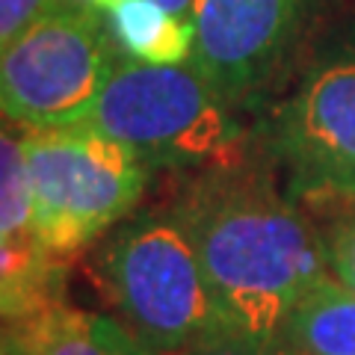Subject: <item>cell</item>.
I'll list each match as a JSON object with an SVG mask.
<instances>
[{
    "mask_svg": "<svg viewBox=\"0 0 355 355\" xmlns=\"http://www.w3.org/2000/svg\"><path fill=\"white\" fill-rule=\"evenodd\" d=\"M157 6H163L166 12H172L178 18H190L193 12V0H154Z\"/></svg>",
    "mask_w": 355,
    "mask_h": 355,
    "instance_id": "cell-16",
    "label": "cell"
},
{
    "mask_svg": "<svg viewBox=\"0 0 355 355\" xmlns=\"http://www.w3.org/2000/svg\"><path fill=\"white\" fill-rule=\"evenodd\" d=\"M53 0H0V48L21 36Z\"/></svg>",
    "mask_w": 355,
    "mask_h": 355,
    "instance_id": "cell-14",
    "label": "cell"
},
{
    "mask_svg": "<svg viewBox=\"0 0 355 355\" xmlns=\"http://www.w3.org/2000/svg\"><path fill=\"white\" fill-rule=\"evenodd\" d=\"M0 234L9 240H39L33 231V196L24 154V130L0 113Z\"/></svg>",
    "mask_w": 355,
    "mask_h": 355,
    "instance_id": "cell-12",
    "label": "cell"
},
{
    "mask_svg": "<svg viewBox=\"0 0 355 355\" xmlns=\"http://www.w3.org/2000/svg\"><path fill=\"white\" fill-rule=\"evenodd\" d=\"M86 3H92V6H98V9H107V6H113L116 0H86Z\"/></svg>",
    "mask_w": 355,
    "mask_h": 355,
    "instance_id": "cell-17",
    "label": "cell"
},
{
    "mask_svg": "<svg viewBox=\"0 0 355 355\" xmlns=\"http://www.w3.org/2000/svg\"><path fill=\"white\" fill-rule=\"evenodd\" d=\"M279 343L299 355H355V293L326 275L296 302Z\"/></svg>",
    "mask_w": 355,
    "mask_h": 355,
    "instance_id": "cell-9",
    "label": "cell"
},
{
    "mask_svg": "<svg viewBox=\"0 0 355 355\" xmlns=\"http://www.w3.org/2000/svg\"><path fill=\"white\" fill-rule=\"evenodd\" d=\"M92 272L119 320L154 355H175L228 335L175 210H148L119 222L95 252Z\"/></svg>",
    "mask_w": 355,
    "mask_h": 355,
    "instance_id": "cell-3",
    "label": "cell"
},
{
    "mask_svg": "<svg viewBox=\"0 0 355 355\" xmlns=\"http://www.w3.org/2000/svg\"><path fill=\"white\" fill-rule=\"evenodd\" d=\"M107 15L86 0H53L0 48V113L21 128L86 121L119 60Z\"/></svg>",
    "mask_w": 355,
    "mask_h": 355,
    "instance_id": "cell-5",
    "label": "cell"
},
{
    "mask_svg": "<svg viewBox=\"0 0 355 355\" xmlns=\"http://www.w3.org/2000/svg\"><path fill=\"white\" fill-rule=\"evenodd\" d=\"M175 355H299L293 349L282 347V343H272V347H261V343H249L240 340L234 335H219L214 340H202L196 347H187Z\"/></svg>",
    "mask_w": 355,
    "mask_h": 355,
    "instance_id": "cell-15",
    "label": "cell"
},
{
    "mask_svg": "<svg viewBox=\"0 0 355 355\" xmlns=\"http://www.w3.org/2000/svg\"><path fill=\"white\" fill-rule=\"evenodd\" d=\"M0 355H9V343L6 340H0Z\"/></svg>",
    "mask_w": 355,
    "mask_h": 355,
    "instance_id": "cell-18",
    "label": "cell"
},
{
    "mask_svg": "<svg viewBox=\"0 0 355 355\" xmlns=\"http://www.w3.org/2000/svg\"><path fill=\"white\" fill-rule=\"evenodd\" d=\"M89 125L151 169H216L246 160L234 104L196 65H154L119 53Z\"/></svg>",
    "mask_w": 355,
    "mask_h": 355,
    "instance_id": "cell-2",
    "label": "cell"
},
{
    "mask_svg": "<svg viewBox=\"0 0 355 355\" xmlns=\"http://www.w3.org/2000/svg\"><path fill=\"white\" fill-rule=\"evenodd\" d=\"M270 148L291 172L296 202L355 198V42L320 57L275 107Z\"/></svg>",
    "mask_w": 355,
    "mask_h": 355,
    "instance_id": "cell-6",
    "label": "cell"
},
{
    "mask_svg": "<svg viewBox=\"0 0 355 355\" xmlns=\"http://www.w3.org/2000/svg\"><path fill=\"white\" fill-rule=\"evenodd\" d=\"M323 0H193L190 62L234 107L261 104L291 69Z\"/></svg>",
    "mask_w": 355,
    "mask_h": 355,
    "instance_id": "cell-7",
    "label": "cell"
},
{
    "mask_svg": "<svg viewBox=\"0 0 355 355\" xmlns=\"http://www.w3.org/2000/svg\"><path fill=\"white\" fill-rule=\"evenodd\" d=\"M60 261L39 240H9L0 234V317L18 323L60 302Z\"/></svg>",
    "mask_w": 355,
    "mask_h": 355,
    "instance_id": "cell-11",
    "label": "cell"
},
{
    "mask_svg": "<svg viewBox=\"0 0 355 355\" xmlns=\"http://www.w3.org/2000/svg\"><path fill=\"white\" fill-rule=\"evenodd\" d=\"M33 231L57 258L80 252L142 202L148 166L89 121L24 128Z\"/></svg>",
    "mask_w": 355,
    "mask_h": 355,
    "instance_id": "cell-4",
    "label": "cell"
},
{
    "mask_svg": "<svg viewBox=\"0 0 355 355\" xmlns=\"http://www.w3.org/2000/svg\"><path fill=\"white\" fill-rule=\"evenodd\" d=\"M110 33L121 53L154 65H181L193 57L196 27L190 18H178L154 0H116L104 9Z\"/></svg>",
    "mask_w": 355,
    "mask_h": 355,
    "instance_id": "cell-10",
    "label": "cell"
},
{
    "mask_svg": "<svg viewBox=\"0 0 355 355\" xmlns=\"http://www.w3.org/2000/svg\"><path fill=\"white\" fill-rule=\"evenodd\" d=\"M352 196H355V184H352Z\"/></svg>",
    "mask_w": 355,
    "mask_h": 355,
    "instance_id": "cell-19",
    "label": "cell"
},
{
    "mask_svg": "<svg viewBox=\"0 0 355 355\" xmlns=\"http://www.w3.org/2000/svg\"><path fill=\"white\" fill-rule=\"evenodd\" d=\"M228 335L272 347L291 311L331 275L326 234L249 160L196 172L175 198Z\"/></svg>",
    "mask_w": 355,
    "mask_h": 355,
    "instance_id": "cell-1",
    "label": "cell"
},
{
    "mask_svg": "<svg viewBox=\"0 0 355 355\" xmlns=\"http://www.w3.org/2000/svg\"><path fill=\"white\" fill-rule=\"evenodd\" d=\"M9 355H154L119 317L60 302L18 320L6 338Z\"/></svg>",
    "mask_w": 355,
    "mask_h": 355,
    "instance_id": "cell-8",
    "label": "cell"
},
{
    "mask_svg": "<svg viewBox=\"0 0 355 355\" xmlns=\"http://www.w3.org/2000/svg\"><path fill=\"white\" fill-rule=\"evenodd\" d=\"M323 234H326L331 275L355 293V214L338 216Z\"/></svg>",
    "mask_w": 355,
    "mask_h": 355,
    "instance_id": "cell-13",
    "label": "cell"
}]
</instances>
